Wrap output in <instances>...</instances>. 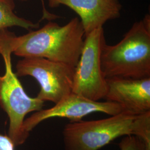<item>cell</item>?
<instances>
[{
    "label": "cell",
    "mask_w": 150,
    "mask_h": 150,
    "mask_svg": "<svg viewBox=\"0 0 150 150\" xmlns=\"http://www.w3.org/2000/svg\"><path fill=\"white\" fill-rule=\"evenodd\" d=\"M0 33L12 54L22 58H43L75 67L85 38L80 20L74 17L64 26L49 22L39 29L17 36L7 29Z\"/></svg>",
    "instance_id": "obj_1"
},
{
    "label": "cell",
    "mask_w": 150,
    "mask_h": 150,
    "mask_svg": "<svg viewBox=\"0 0 150 150\" xmlns=\"http://www.w3.org/2000/svg\"><path fill=\"white\" fill-rule=\"evenodd\" d=\"M134 135L150 147V111H123L108 118L70 122L62 131L65 150H99L120 137Z\"/></svg>",
    "instance_id": "obj_2"
},
{
    "label": "cell",
    "mask_w": 150,
    "mask_h": 150,
    "mask_svg": "<svg viewBox=\"0 0 150 150\" xmlns=\"http://www.w3.org/2000/svg\"><path fill=\"white\" fill-rule=\"evenodd\" d=\"M101 67L106 79L150 77V16L136 22L116 45L103 46Z\"/></svg>",
    "instance_id": "obj_3"
},
{
    "label": "cell",
    "mask_w": 150,
    "mask_h": 150,
    "mask_svg": "<svg viewBox=\"0 0 150 150\" xmlns=\"http://www.w3.org/2000/svg\"><path fill=\"white\" fill-rule=\"evenodd\" d=\"M0 54L5 67L4 74L0 76V107L9 120L8 136L17 146L24 144L29 136L23 128L26 116L41 110L45 102L37 97L29 96L25 91L12 69L11 49L1 34Z\"/></svg>",
    "instance_id": "obj_4"
},
{
    "label": "cell",
    "mask_w": 150,
    "mask_h": 150,
    "mask_svg": "<svg viewBox=\"0 0 150 150\" xmlns=\"http://www.w3.org/2000/svg\"><path fill=\"white\" fill-rule=\"evenodd\" d=\"M106 43L103 27L97 28L85 36L75 67L73 93L95 101L105 99L107 83L101 67V54Z\"/></svg>",
    "instance_id": "obj_5"
},
{
    "label": "cell",
    "mask_w": 150,
    "mask_h": 150,
    "mask_svg": "<svg viewBox=\"0 0 150 150\" xmlns=\"http://www.w3.org/2000/svg\"><path fill=\"white\" fill-rule=\"evenodd\" d=\"M75 67L43 58H23L16 66L18 77L31 76L38 81V99L56 103L72 92Z\"/></svg>",
    "instance_id": "obj_6"
},
{
    "label": "cell",
    "mask_w": 150,
    "mask_h": 150,
    "mask_svg": "<svg viewBox=\"0 0 150 150\" xmlns=\"http://www.w3.org/2000/svg\"><path fill=\"white\" fill-rule=\"evenodd\" d=\"M123 111V108L114 102L95 101L72 92L54 103L53 107L42 109L25 119L23 128L29 134L39 123L50 118H67L70 122H75L92 113H104L112 116Z\"/></svg>",
    "instance_id": "obj_7"
},
{
    "label": "cell",
    "mask_w": 150,
    "mask_h": 150,
    "mask_svg": "<svg viewBox=\"0 0 150 150\" xmlns=\"http://www.w3.org/2000/svg\"><path fill=\"white\" fill-rule=\"evenodd\" d=\"M106 80V101L118 104L127 112L142 114L150 111V77H111Z\"/></svg>",
    "instance_id": "obj_8"
},
{
    "label": "cell",
    "mask_w": 150,
    "mask_h": 150,
    "mask_svg": "<svg viewBox=\"0 0 150 150\" xmlns=\"http://www.w3.org/2000/svg\"><path fill=\"white\" fill-rule=\"evenodd\" d=\"M51 7L64 5L80 17L86 36L110 20L121 15L122 6L118 0H48Z\"/></svg>",
    "instance_id": "obj_9"
},
{
    "label": "cell",
    "mask_w": 150,
    "mask_h": 150,
    "mask_svg": "<svg viewBox=\"0 0 150 150\" xmlns=\"http://www.w3.org/2000/svg\"><path fill=\"white\" fill-rule=\"evenodd\" d=\"M14 0H0V30L19 27L27 30L38 29V23L19 17L15 13Z\"/></svg>",
    "instance_id": "obj_10"
},
{
    "label": "cell",
    "mask_w": 150,
    "mask_h": 150,
    "mask_svg": "<svg viewBox=\"0 0 150 150\" xmlns=\"http://www.w3.org/2000/svg\"><path fill=\"white\" fill-rule=\"evenodd\" d=\"M120 150H150L145 141L139 137L130 135L124 136L118 144Z\"/></svg>",
    "instance_id": "obj_11"
},
{
    "label": "cell",
    "mask_w": 150,
    "mask_h": 150,
    "mask_svg": "<svg viewBox=\"0 0 150 150\" xmlns=\"http://www.w3.org/2000/svg\"><path fill=\"white\" fill-rule=\"evenodd\" d=\"M15 147L8 136L0 134V150H15Z\"/></svg>",
    "instance_id": "obj_12"
},
{
    "label": "cell",
    "mask_w": 150,
    "mask_h": 150,
    "mask_svg": "<svg viewBox=\"0 0 150 150\" xmlns=\"http://www.w3.org/2000/svg\"><path fill=\"white\" fill-rule=\"evenodd\" d=\"M19 1H27L28 0H19Z\"/></svg>",
    "instance_id": "obj_13"
}]
</instances>
